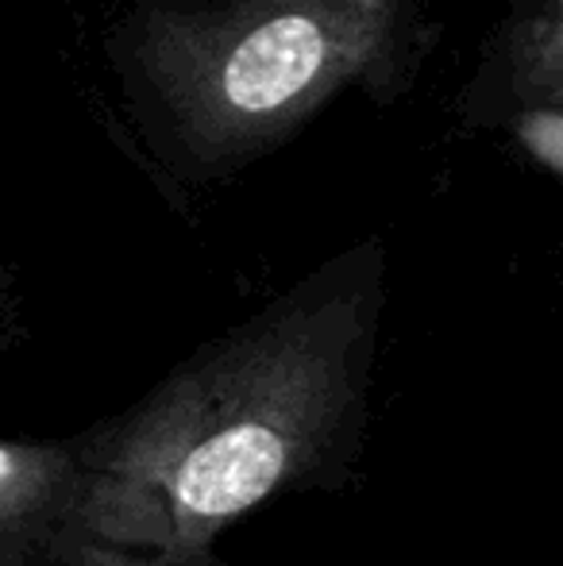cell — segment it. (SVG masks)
<instances>
[{"instance_id":"7a4b0ae2","label":"cell","mask_w":563,"mask_h":566,"mask_svg":"<svg viewBox=\"0 0 563 566\" xmlns=\"http://www.w3.org/2000/svg\"><path fill=\"white\" fill-rule=\"evenodd\" d=\"M409 0H225L170 8L147 70L181 139L212 166L285 139L383 62Z\"/></svg>"},{"instance_id":"6da1fadb","label":"cell","mask_w":563,"mask_h":566,"mask_svg":"<svg viewBox=\"0 0 563 566\" xmlns=\"http://www.w3.org/2000/svg\"><path fill=\"white\" fill-rule=\"evenodd\" d=\"M371 290L301 293L201 350L85 432V485L59 566H217L240 516L352 448Z\"/></svg>"},{"instance_id":"277c9868","label":"cell","mask_w":563,"mask_h":566,"mask_svg":"<svg viewBox=\"0 0 563 566\" xmlns=\"http://www.w3.org/2000/svg\"><path fill=\"white\" fill-rule=\"evenodd\" d=\"M521 85L536 105L563 108V0H549L518 46Z\"/></svg>"},{"instance_id":"3957f363","label":"cell","mask_w":563,"mask_h":566,"mask_svg":"<svg viewBox=\"0 0 563 566\" xmlns=\"http://www.w3.org/2000/svg\"><path fill=\"white\" fill-rule=\"evenodd\" d=\"M85 485V440H0V566H59Z\"/></svg>"},{"instance_id":"5b68a950","label":"cell","mask_w":563,"mask_h":566,"mask_svg":"<svg viewBox=\"0 0 563 566\" xmlns=\"http://www.w3.org/2000/svg\"><path fill=\"white\" fill-rule=\"evenodd\" d=\"M518 139L533 155V163H541L563 181V108L533 105L518 119Z\"/></svg>"}]
</instances>
